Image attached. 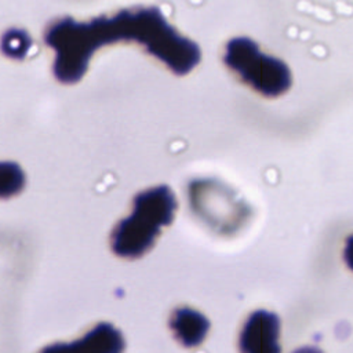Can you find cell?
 <instances>
[{"label":"cell","mask_w":353,"mask_h":353,"mask_svg":"<svg viewBox=\"0 0 353 353\" xmlns=\"http://www.w3.org/2000/svg\"><path fill=\"white\" fill-rule=\"evenodd\" d=\"M226 65L233 69L243 81L266 97H277L291 85V74L284 62L265 55L258 46L245 37L228 43Z\"/></svg>","instance_id":"1"},{"label":"cell","mask_w":353,"mask_h":353,"mask_svg":"<svg viewBox=\"0 0 353 353\" xmlns=\"http://www.w3.org/2000/svg\"><path fill=\"white\" fill-rule=\"evenodd\" d=\"M176 200L167 186L149 189L135 199V210L131 218L120 226V241L128 254L145 251L159 233L160 228L172 221Z\"/></svg>","instance_id":"2"},{"label":"cell","mask_w":353,"mask_h":353,"mask_svg":"<svg viewBox=\"0 0 353 353\" xmlns=\"http://www.w3.org/2000/svg\"><path fill=\"white\" fill-rule=\"evenodd\" d=\"M279 317L266 310H258L245 323L240 335L241 353H280Z\"/></svg>","instance_id":"3"},{"label":"cell","mask_w":353,"mask_h":353,"mask_svg":"<svg viewBox=\"0 0 353 353\" xmlns=\"http://www.w3.org/2000/svg\"><path fill=\"white\" fill-rule=\"evenodd\" d=\"M171 327L175 331L176 338L185 346H194L204 339L210 323L199 312L185 307L175 312L174 319L171 320Z\"/></svg>","instance_id":"4"},{"label":"cell","mask_w":353,"mask_h":353,"mask_svg":"<svg viewBox=\"0 0 353 353\" xmlns=\"http://www.w3.org/2000/svg\"><path fill=\"white\" fill-rule=\"evenodd\" d=\"M23 186V172L14 163H0V196L14 194Z\"/></svg>","instance_id":"5"},{"label":"cell","mask_w":353,"mask_h":353,"mask_svg":"<svg viewBox=\"0 0 353 353\" xmlns=\"http://www.w3.org/2000/svg\"><path fill=\"white\" fill-rule=\"evenodd\" d=\"M345 259L350 269H353V236L347 240L346 248H345Z\"/></svg>","instance_id":"6"},{"label":"cell","mask_w":353,"mask_h":353,"mask_svg":"<svg viewBox=\"0 0 353 353\" xmlns=\"http://www.w3.org/2000/svg\"><path fill=\"white\" fill-rule=\"evenodd\" d=\"M295 353H321V352H320V350H317V349L305 347V349H301V350H298V352H295Z\"/></svg>","instance_id":"7"}]
</instances>
